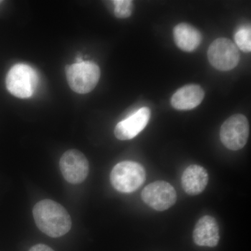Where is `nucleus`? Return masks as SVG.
<instances>
[{
    "label": "nucleus",
    "instance_id": "423d86ee",
    "mask_svg": "<svg viewBox=\"0 0 251 251\" xmlns=\"http://www.w3.org/2000/svg\"><path fill=\"white\" fill-rule=\"evenodd\" d=\"M211 66L219 71L232 70L239 64L240 54L235 44L226 38L213 41L207 52Z\"/></svg>",
    "mask_w": 251,
    "mask_h": 251
},
{
    "label": "nucleus",
    "instance_id": "f8f14e48",
    "mask_svg": "<svg viewBox=\"0 0 251 251\" xmlns=\"http://www.w3.org/2000/svg\"><path fill=\"white\" fill-rule=\"evenodd\" d=\"M209 181V175L205 168L191 165L185 170L181 176V185L185 192L191 196L200 194L205 189Z\"/></svg>",
    "mask_w": 251,
    "mask_h": 251
},
{
    "label": "nucleus",
    "instance_id": "9b49d317",
    "mask_svg": "<svg viewBox=\"0 0 251 251\" xmlns=\"http://www.w3.org/2000/svg\"><path fill=\"white\" fill-rule=\"evenodd\" d=\"M204 97V92L201 86L186 85L173 94L171 105L176 110H192L202 103Z\"/></svg>",
    "mask_w": 251,
    "mask_h": 251
},
{
    "label": "nucleus",
    "instance_id": "9d476101",
    "mask_svg": "<svg viewBox=\"0 0 251 251\" xmlns=\"http://www.w3.org/2000/svg\"><path fill=\"white\" fill-rule=\"evenodd\" d=\"M193 240L201 247H214L219 242V227L216 219L204 216L198 221L193 231Z\"/></svg>",
    "mask_w": 251,
    "mask_h": 251
},
{
    "label": "nucleus",
    "instance_id": "39448f33",
    "mask_svg": "<svg viewBox=\"0 0 251 251\" xmlns=\"http://www.w3.org/2000/svg\"><path fill=\"white\" fill-rule=\"evenodd\" d=\"M249 135V122L241 114L234 115L225 121L220 130V138L226 148L233 151L247 145Z\"/></svg>",
    "mask_w": 251,
    "mask_h": 251
},
{
    "label": "nucleus",
    "instance_id": "1a4fd4ad",
    "mask_svg": "<svg viewBox=\"0 0 251 251\" xmlns=\"http://www.w3.org/2000/svg\"><path fill=\"white\" fill-rule=\"evenodd\" d=\"M150 115V110L147 107L139 109L128 118L117 124L115 128V136L120 140L133 139L148 125Z\"/></svg>",
    "mask_w": 251,
    "mask_h": 251
},
{
    "label": "nucleus",
    "instance_id": "4468645a",
    "mask_svg": "<svg viewBox=\"0 0 251 251\" xmlns=\"http://www.w3.org/2000/svg\"><path fill=\"white\" fill-rule=\"evenodd\" d=\"M235 45L244 52L251 51V31L250 27H242L236 32L234 36Z\"/></svg>",
    "mask_w": 251,
    "mask_h": 251
},
{
    "label": "nucleus",
    "instance_id": "dca6fc26",
    "mask_svg": "<svg viewBox=\"0 0 251 251\" xmlns=\"http://www.w3.org/2000/svg\"><path fill=\"white\" fill-rule=\"evenodd\" d=\"M29 251H54V250L44 244H37L31 247Z\"/></svg>",
    "mask_w": 251,
    "mask_h": 251
},
{
    "label": "nucleus",
    "instance_id": "f03ea898",
    "mask_svg": "<svg viewBox=\"0 0 251 251\" xmlns=\"http://www.w3.org/2000/svg\"><path fill=\"white\" fill-rule=\"evenodd\" d=\"M146 179L145 168L133 161H122L114 167L110 173L112 186L121 193L136 191Z\"/></svg>",
    "mask_w": 251,
    "mask_h": 251
},
{
    "label": "nucleus",
    "instance_id": "7ed1b4c3",
    "mask_svg": "<svg viewBox=\"0 0 251 251\" xmlns=\"http://www.w3.org/2000/svg\"><path fill=\"white\" fill-rule=\"evenodd\" d=\"M66 74L71 89L76 93L92 92L98 84L100 76L99 66L90 61H83L67 66Z\"/></svg>",
    "mask_w": 251,
    "mask_h": 251
},
{
    "label": "nucleus",
    "instance_id": "0eeeda50",
    "mask_svg": "<svg viewBox=\"0 0 251 251\" xmlns=\"http://www.w3.org/2000/svg\"><path fill=\"white\" fill-rule=\"evenodd\" d=\"M59 168L64 179L73 184L83 182L90 171L87 158L76 150L66 151L61 157Z\"/></svg>",
    "mask_w": 251,
    "mask_h": 251
},
{
    "label": "nucleus",
    "instance_id": "6e6552de",
    "mask_svg": "<svg viewBox=\"0 0 251 251\" xmlns=\"http://www.w3.org/2000/svg\"><path fill=\"white\" fill-rule=\"evenodd\" d=\"M142 199L150 207L157 211H164L174 205L176 193L169 183L157 181L144 188Z\"/></svg>",
    "mask_w": 251,
    "mask_h": 251
},
{
    "label": "nucleus",
    "instance_id": "20e7f679",
    "mask_svg": "<svg viewBox=\"0 0 251 251\" xmlns=\"http://www.w3.org/2000/svg\"><path fill=\"white\" fill-rule=\"evenodd\" d=\"M38 82L39 76L36 71L27 64H16L6 75V88L17 98L31 97L35 92Z\"/></svg>",
    "mask_w": 251,
    "mask_h": 251
},
{
    "label": "nucleus",
    "instance_id": "2eb2a0df",
    "mask_svg": "<svg viewBox=\"0 0 251 251\" xmlns=\"http://www.w3.org/2000/svg\"><path fill=\"white\" fill-rule=\"evenodd\" d=\"M115 9L114 13L115 16L119 18L129 17L133 11V2L130 0H115L112 1Z\"/></svg>",
    "mask_w": 251,
    "mask_h": 251
},
{
    "label": "nucleus",
    "instance_id": "ddd939ff",
    "mask_svg": "<svg viewBox=\"0 0 251 251\" xmlns=\"http://www.w3.org/2000/svg\"><path fill=\"white\" fill-rule=\"evenodd\" d=\"M173 34L175 44L185 52H193L199 47L202 40L201 33L186 23L175 26Z\"/></svg>",
    "mask_w": 251,
    "mask_h": 251
},
{
    "label": "nucleus",
    "instance_id": "f3484780",
    "mask_svg": "<svg viewBox=\"0 0 251 251\" xmlns=\"http://www.w3.org/2000/svg\"><path fill=\"white\" fill-rule=\"evenodd\" d=\"M3 2V1H1V0H0V4H1V3H2Z\"/></svg>",
    "mask_w": 251,
    "mask_h": 251
},
{
    "label": "nucleus",
    "instance_id": "f257e3e1",
    "mask_svg": "<svg viewBox=\"0 0 251 251\" xmlns=\"http://www.w3.org/2000/svg\"><path fill=\"white\" fill-rule=\"evenodd\" d=\"M33 216L39 229L50 237H62L72 228V219L65 208L51 200L36 203Z\"/></svg>",
    "mask_w": 251,
    "mask_h": 251
}]
</instances>
